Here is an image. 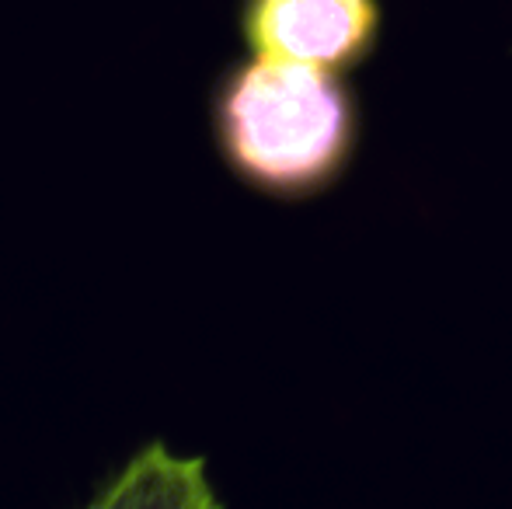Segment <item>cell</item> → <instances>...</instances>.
Wrapping results in <instances>:
<instances>
[{"label":"cell","mask_w":512,"mask_h":509,"mask_svg":"<svg viewBox=\"0 0 512 509\" xmlns=\"http://www.w3.org/2000/svg\"><path fill=\"white\" fill-rule=\"evenodd\" d=\"M213 116L234 175L276 199L328 189L356 140V109L335 70L258 53L227 74Z\"/></svg>","instance_id":"1"},{"label":"cell","mask_w":512,"mask_h":509,"mask_svg":"<svg viewBox=\"0 0 512 509\" xmlns=\"http://www.w3.org/2000/svg\"><path fill=\"white\" fill-rule=\"evenodd\" d=\"M241 28L248 49L272 60L342 70L363 63L377 46V0H244Z\"/></svg>","instance_id":"2"},{"label":"cell","mask_w":512,"mask_h":509,"mask_svg":"<svg viewBox=\"0 0 512 509\" xmlns=\"http://www.w3.org/2000/svg\"><path fill=\"white\" fill-rule=\"evenodd\" d=\"M91 509H213L223 499L206 478V457L175 454L164 440L140 447L88 499Z\"/></svg>","instance_id":"3"}]
</instances>
